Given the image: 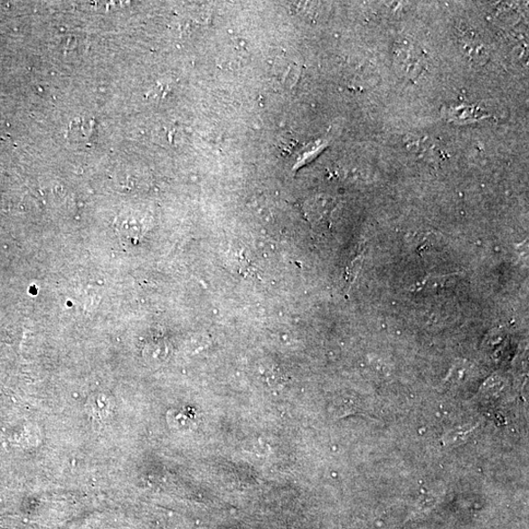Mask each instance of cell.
Listing matches in <instances>:
<instances>
[{"mask_svg": "<svg viewBox=\"0 0 529 529\" xmlns=\"http://www.w3.org/2000/svg\"><path fill=\"white\" fill-rule=\"evenodd\" d=\"M419 59L420 57L414 50L409 49L408 46L400 47L396 55L398 65L402 68L403 72H408L409 74H417L421 70Z\"/></svg>", "mask_w": 529, "mask_h": 529, "instance_id": "cell-1", "label": "cell"}]
</instances>
